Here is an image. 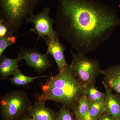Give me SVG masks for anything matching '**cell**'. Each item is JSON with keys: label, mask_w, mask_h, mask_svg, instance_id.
I'll use <instances>...</instances> for the list:
<instances>
[{"label": "cell", "mask_w": 120, "mask_h": 120, "mask_svg": "<svg viewBox=\"0 0 120 120\" xmlns=\"http://www.w3.org/2000/svg\"><path fill=\"white\" fill-rule=\"evenodd\" d=\"M73 112L76 120H91L90 115L89 100L85 94L81 97Z\"/></svg>", "instance_id": "cell-13"}, {"label": "cell", "mask_w": 120, "mask_h": 120, "mask_svg": "<svg viewBox=\"0 0 120 120\" xmlns=\"http://www.w3.org/2000/svg\"><path fill=\"white\" fill-rule=\"evenodd\" d=\"M16 37L7 32L4 37L0 38V57L5 50L11 45H15Z\"/></svg>", "instance_id": "cell-17"}, {"label": "cell", "mask_w": 120, "mask_h": 120, "mask_svg": "<svg viewBox=\"0 0 120 120\" xmlns=\"http://www.w3.org/2000/svg\"><path fill=\"white\" fill-rule=\"evenodd\" d=\"M41 86L42 93L36 96L37 101H54L73 112L84 94V85L75 76L69 65L57 75H50Z\"/></svg>", "instance_id": "cell-2"}, {"label": "cell", "mask_w": 120, "mask_h": 120, "mask_svg": "<svg viewBox=\"0 0 120 120\" xmlns=\"http://www.w3.org/2000/svg\"><path fill=\"white\" fill-rule=\"evenodd\" d=\"M19 48V56L21 60H25V65L34 69L38 74L45 72L52 66L47 53H42L35 49H27L23 47Z\"/></svg>", "instance_id": "cell-7"}, {"label": "cell", "mask_w": 120, "mask_h": 120, "mask_svg": "<svg viewBox=\"0 0 120 120\" xmlns=\"http://www.w3.org/2000/svg\"><path fill=\"white\" fill-rule=\"evenodd\" d=\"M102 83L106 91L104 113L109 115L113 120H120V97L114 94L104 81Z\"/></svg>", "instance_id": "cell-9"}, {"label": "cell", "mask_w": 120, "mask_h": 120, "mask_svg": "<svg viewBox=\"0 0 120 120\" xmlns=\"http://www.w3.org/2000/svg\"><path fill=\"white\" fill-rule=\"evenodd\" d=\"M8 29L4 24L2 20H0V38L4 37L7 34Z\"/></svg>", "instance_id": "cell-19"}, {"label": "cell", "mask_w": 120, "mask_h": 120, "mask_svg": "<svg viewBox=\"0 0 120 120\" xmlns=\"http://www.w3.org/2000/svg\"><path fill=\"white\" fill-rule=\"evenodd\" d=\"M98 120H113L112 117L108 114L104 113Z\"/></svg>", "instance_id": "cell-20"}, {"label": "cell", "mask_w": 120, "mask_h": 120, "mask_svg": "<svg viewBox=\"0 0 120 120\" xmlns=\"http://www.w3.org/2000/svg\"><path fill=\"white\" fill-rule=\"evenodd\" d=\"M90 113L91 120H98L104 113L105 100L99 101H89Z\"/></svg>", "instance_id": "cell-16"}, {"label": "cell", "mask_w": 120, "mask_h": 120, "mask_svg": "<svg viewBox=\"0 0 120 120\" xmlns=\"http://www.w3.org/2000/svg\"><path fill=\"white\" fill-rule=\"evenodd\" d=\"M21 60L19 55L16 58L12 59L2 55L0 57V80L7 79L9 76L15 75L19 69V63Z\"/></svg>", "instance_id": "cell-12"}, {"label": "cell", "mask_w": 120, "mask_h": 120, "mask_svg": "<svg viewBox=\"0 0 120 120\" xmlns=\"http://www.w3.org/2000/svg\"><path fill=\"white\" fill-rule=\"evenodd\" d=\"M45 41L47 49L46 53L50 54L56 62L59 71L62 70L68 66L65 60L64 55L65 47L59 42L58 38H43Z\"/></svg>", "instance_id": "cell-8"}, {"label": "cell", "mask_w": 120, "mask_h": 120, "mask_svg": "<svg viewBox=\"0 0 120 120\" xmlns=\"http://www.w3.org/2000/svg\"><path fill=\"white\" fill-rule=\"evenodd\" d=\"M30 117L28 116V114L24 116L19 120H30Z\"/></svg>", "instance_id": "cell-21"}, {"label": "cell", "mask_w": 120, "mask_h": 120, "mask_svg": "<svg viewBox=\"0 0 120 120\" xmlns=\"http://www.w3.org/2000/svg\"><path fill=\"white\" fill-rule=\"evenodd\" d=\"M94 84L89 83L84 85V94L88 98L89 101H104L105 93L100 92L94 86Z\"/></svg>", "instance_id": "cell-15"}, {"label": "cell", "mask_w": 120, "mask_h": 120, "mask_svg": "<svg viewBox=\"0 0 120 120\" xmlns=\"http://www.w3.org/2000/svg\"><path fill=\"white\" fill-rule=\"evenodd\" d=\"M28 114L30 118L35 120H56V112L46 107L45 102L37 101L34 105H31Z\"/></svg>", "instance_id": "cell-10"}, {"label": "cell", "mask_w": 120, "mask_h": 120, "mask_svg": "<svg viewBox=\"0 0 120 120\" xmlns=\"http://www.w3.org/2000/svg\"><path fill=\"white\" fill-rule=\"evenodd\" d=\"M31 103L26 91L15 90L0 99V113L2 120H19L28 114Z\"/></svg>", "instance_id": "cell-4"}, {"label": "cell", "mask_w": 120, "mask_h": 120, "mask_svg": "<svg viewBox=\"0 0 120 120\" xmlns=\"http://www.w3.org/2000/svg\"><path fill=\"white\" fill-rule=\"evenodd\" d=\"M56 120H76L73 112L63 106L57 112Z\"/></svg>", "instance_id": "cell-18"}, {"label": "cell", "mask_w": 120, "mask_h": 120, "mask_svg": "<svg viewBox=\"0 0 120 120\" xmlns=\"http://www.w3.org/2000/svg\"><path fill=\"white\" fill-rule=\"evenodd\" d=\"M50 8L46 7L38 15L32 14L26 18V22L31 23L34 25V28L31 29L30 31L37 34L38 38L40 37L43 38L47 37L54 39L59 37L53 28V23H56V22L50 17Z\"/></svg>", "instance_id": "cell-6"}, {"label": "cell", "mask_w": 120, "mask_h": 120, "mask_svg": "<svg viewBox=\"0 0 120 120\" xmlns=\"http://www.w3.org/2000/svg\"><path fill=\"white\" fill-rule=\"evenodd\" d=\"M30 120H34V119H33V118H30Z\"/></svg>", "instance_id": "cell-22"}, {"label": "cell", "mask_w": 120, "mask_h": 120, "mask_svg": "<svg viewBox=\"0 0 120 120\" xmlns=\"http://www.w3.org/2000/svg\"><path fill=\"white\" fill-rule=\"evenodd\" d=\"M102 75L105 83L120 97V65L108 67L103 70Z\"/></svg>", "instance_id": "cell-11"}, {"label": "cell", "mask_w": 120, "mask_h": 120, "mask_svg": "<svg viewBox=\"0 0 120 120\" xmlns=\"http://www.w3.org/2000/svg\"><path fill=\"white\" fill-rule=\"evenodd\" d=\"M56 31L77 53L94 52L120 25L114 10L88 0H59Z\"/></svg>", "instance_id": "cell-1"}, {"label": "cell", "mask_w": 120, "mask_h": 120, "mask_svg": "<svg viewBox=\"0 0 120 120\" xmlns=\"http://www.w3.org/2000/svg\"><path fill=\"white\" fill-rule=\"evenodd\" d=\"M71 52L73 56L70 66L75 76L84 85L89 83L95 84L97 76L102 75L103 71L98 61L87 58L82 54Z\"/></svg>", "instance_id": "cell-5"}, {"label": "cell", "mask_w": 120, "mask_h": 120, "mask_svg": "<svg viewBox=\"0 0 120 120\" xmlns=\"http://www.w3.org/2000/svg\"><path fill=\"white\" fill-rule=\"evenodd\" d=\"M47 76L38 75L35 77L27 76L22 73L19 69L12 77L9 78L8 79L11 83L15 86H24L28 85L31 83L35 79L40 77H46Z\"/></svg>", "instance_id": "cell-14"}, {"label": "cell", "mask_w": 120, "mask_h": 120, "mask_svg": "<svg viewBox=\"0 0 120 120\" xmlns=\"http://www.w3.org/2000/svg\"><path fill=\"white\" fill-rule=\"evenodd\" d=\"M38 2L39 0H0V20L8 29V32L16 34Z\"/></svg>", "instance_id": "cell-3"}]
</instances>
